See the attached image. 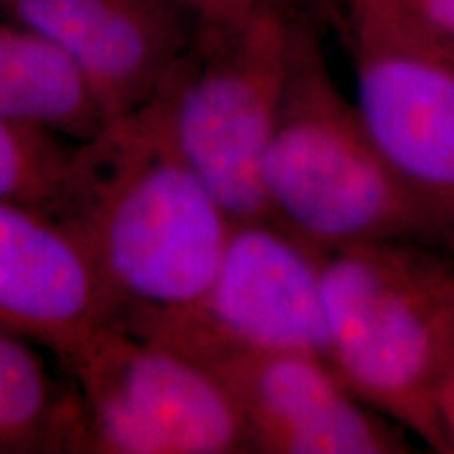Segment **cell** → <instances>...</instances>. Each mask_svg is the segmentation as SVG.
<instances>
[{"mask_svg": "<svg viewBox=\"0 0 454 454\" xmlns=\"http://www.w3.org/2000/svg\"><path fill=\"white\" fill-rule=\"evenodd\" d=\"M57 221L98 276L107 325L135 334L194 308L234 225L152 106L82 141Z\"/></svg>", "mask_w": 454, "mask_h": 454, "instance_id": "1", "label": "cell"}, {"mask_svg": "<svg viewBox=\"0 0 454 454\" xmlns=\"http://www.w3.org/2000/svg\"><path fill=\"white\" fill-rule=\"evenodd\" d=\"M326 34L293 15L286 81L261 168L270 215L314 247L406 242L454 257V242L389 167L334 78Z\"/></svg>", "mask_w": 454, "mask_h": 454, "instance_id": "2", "label": "cell"}, {"mask_svg": "<svg viewBox=\"0 0 454 454\" xmlns=\"http://www.w3.org/2000/svg\"><path fill=\"white\" fill-rule=\"evenodd\" d=\"M331 366L351 394L450 452L438 391L454 362V257L406 242L322 251Z\"/></svg>", "mask_w": 454, "mask_h": 454, "instance_id": "3", "label": "cell"}, {"mask_svg": "<svg viewBox=\"0 0 454 454\" xmlns=\"http://www.w3.org/2000/svg\"><path fill=\"white\" fill-rule=\"evenodd\" d=\"M291 20L265 0L238 24L200 26L147 104L234 221L271 217L261 168L280 112Z\"/></svg>", "mask_w": 454, "mask_h": 454, "instance_id": "4", "label": "cell"}, {"mask_svg": "<svg viewBox=\"0 0 454 454\" xmlns=\"http://www.w3.org/2000/svg\"><path fill=\"white\" fill-rule=\"evenodd\" d=\"M61 371L76 397L72 452H244L236 402L190 356L118 326H101Z\"/></svg>", "mask_w": 454, "mask_h": 454, "instance_id": "5", "label": "cell"}, {"mask_svg": "<svg viewBox=\"0 0 454 454\" xmlns=\"http://www.w3.org/2000/svg\"><path fill=\"white\" fill-rule=\"evenodd\" d=\"M337 38L374 145L454 242V55L397 0H343Z\"/></svg>", "mask_w": 454, "mask_h": 454, "instance_id": "6", "label": "cell"}, {"mask_svg": "<svg viewBox=\"0 0 454 454\" xmlns=\"http://www.w3.org/2000/svg\"><path fill=\"white\" fill-rule=\"evenodd\" d=\"M320 261L322 248L274 217L234 221L202 299L141 337L202 366L248 354H305L331 364Z\"/></svg>", "mask_w": 454, "mask_h": 454, "instance_id": "7", "label": "cell"}, {"mask_svg": "<svg viewBox=\"0 0 454 454\" xmlns=\"http://www.w3.org/2000/svg\"><path fill=\"white\" fill-rule=\"evenodd\" d=\"M0 15L72 61L106 124L150 104L200 30L181 0H0Z\"/></svg>", "mask_w": 454, "mask_h": 454, "instance_id": "8", "label": "cell"}, {"mask_svg": "<svg viewBox=\"0 0 454 454\" xmlns=\"http://www.w3.org/2000/svg\"><path fill=\"white\" fill-rule=\"evenodd\" d=\"M236 402L244 452L404 454L408 431L351 394L328 362L305 354L234 356L207 366Z\"/></svg>", "mask_w": 454, "mask_h": 454, "instance_id": "9", "label": "cell"}, {"mask_svg": "<svg viewBox=\"0 0 454 454\" xmlns=\"http://www.w3.org/2000/svg\"><path fill=\"white\" fill-rule=\"evenodd\" d=\"M101 326L107 303L76 238L51 215L0 200V328L61 364Z\"/></svg>", "mask_w": 454, "mask_h": 454, "instance_id": "10", "label": "cell"}, {"mask_svg": "<svg viewBox=\"0 0 454 454\" xmlns=\"http://www.w3.org/2000/svg\"><path fill=\"white\" fill-rule=\"evenodd\" d=\"M0 118L72 141L101 133L106 118L81 72L38 32L0 15Z\"/></svg>", "mask_w": 454, "mask_h": 454, "instance_id": "11", "label": "cell"}, {"mask_svg": "<svg viewBox=\"0 0 454 454\" xmlns=\"http://www.w3.org/2000/svg\"><path fill=\"white\" fill-rule=\"evenodd\" d=\"M76 397L30 340L0 328V450L72 452Z\"/></svg>", "mask_w": 454, "mask_h": 454, "instance_id": "12", "label": "cell"}, {"mask_svg": "<svg viewBox=\"0 0 454 454\" xmlns=\"http://www.w3.org/2000/svg\"><path fill=\"white\" fill-rule=\"evenodd\" d=\"M81 144L0 118V200L59 217Z\"/></svg>", "mask_w": 454, "mask_h": 454, "instance_id": "13", "label": "cell"}, {"mask_svg": "<svg viewBox=\"0 0 454 454\" xmlns=\"http://www.w3.org/2000/svg\"><path fill=\"white\" fill-rule=\"evenodd\" d=\"M427 36L454 55V0H397Z\"/></svg>", "mask_w": 454, "mask_h": 454, "instance_id": "14", "label": "cell"}, {"mask_svg": "<svg viewBox=\"0 0 454 454\" xmlns=\"http://www.w3.org/2000/svg\"><path fill=\"white\" fill-rule=\"evenodd\" d=\"M200 26H231L251 17L265 0H181Z\"/></svg>", "mask_w": 454, "mask_h": 454, "instance_id": "15", "label": "cell"}, {"mask_svg": "<svg viewBox=\"0 0 454 454\" xmlns=\"http://www.w3.org/2000/svg\"><path fill=\"white\" fill-rule=\"evenodd\" d=\"M291 15L305 17L325 34L337 36L343 24V0H274Z\"/></svg>", "mask_w": 454, "mask_h": 454, "instance_id": "16", "label": "cell"}, {"mask_svg": "<svg viewBox=\"0 0 454 454\" xmlns=\"http://www.w3.org/2000/svg\"><path fill=\"white\" fill-rule=\"evenodd\" d=\"M438 412H440V423L444 429L448 450L454 452V362L448 368L444 381L440 385L438 391Z\"/></svg>", "mask_w": 454, "mask_h": 454, "instance_id": "17", "label": "cell"}]
</instances>
